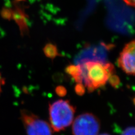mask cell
I'll use <instances>...</instances> for the list:
<instances>
[{"instance_id":"cell-12","label":"cell","mask_w":135,"mask_h":135,"mask_svg":"<svg viewBox=\"0 0 135 135\" xmlns=\"http://www.w3.org/2000/svg\"><path fill=\"white\" fill-rule=\"evenodd\" d=\"M12 11L9 9H5L2 12V15L4 18L11 19L12 18Z\"/></svg>"},{"instance_id":"cell-15","label":"cell","mask_w":135,"mask_h":135,"mask_svg":"<svg viewBox=\"0 0 135 135\" xmlns=\"http://www.w3.org/2000/svg\"><path fill=\"white\" fill-rule=\"evenodd\" d=\"M5 84V79L3 78L1 76V73H0V94L2 91V86Z\"/></svg>"},{"instance_id":"cell-7","label":"cell","mask_w":135,"mask_h":135,"mask_svg":"<svg viewBox=\"0 0 135 135\" xmlns=\"http://www.w3.org/2000/svg\"><path fill=\"white\" fill-rule=\"evenodd\" d=\"M65 71L74 79L77 83H82V69L80 64L68 66L65 69Z\"/></svg>"},{"instance_id":"cell-16","label":"cell","mask_w":135,"mask_h":135,"mask_svg":"<svg viewBox=\"0 0 135 135\" xmlns=\"http://www.w3.org/2000/svg\"><path fill=\"white\" fill-rule=\"evenodd\" d=\"M100 135H110V134H107V133H104V134H100Z\"/></svg>"},{"instance_id":"cell-13","label":"cell","mask_w":135,"mask_h":135,"mask_svg":"<svg viewBox=\"0 0 135 135\" xmlns=\"http://www.w3.org/2000/svg\"><path fill=\"white\" fill-rule=\"evenodd\" d=\"M135 129L134 127H129L127 128L124 131L122 132L121 135H134Z\"/></svg>"},{"instance_id":"cell-5","label":"cell","mask_w":135,"mask_h":135,"mask_svg":"<svg viewBox=\"0 0 135 135\" xmlns=\"http://www.w3.org/2000/svg\"><path fill=\"white\" fill-rule=\"evenodd\" d=\"M135 42L127 44L122 50L118 59V64L124 72L134 75L135 72Z\"/></svg>"},{"instance_id":"cell-17","label":"cell","mask_w":135,"mask_h":135,"mask_svg":"<svg viewBox=\"0 0 135 135\" xmlns=\"http://www.w3.org/2000/svg\"><path fill=\"white\" fill-rule=\"evenodd\" d=\"M16 1H24V0H16Z\"/></svg>"},{"instance_id":"cell-6","label":"cell","mask_w":135,"mask_h":135,"mask_svg":"<svg viewBox=\"0 0 135 135\" xmlns=\"http://www.w3.org/2000/svg\"><path fill=\"white\" fill-rule=\"evenodd\" d=\"M12 18L18 24L22 36L27 35L29 33L27 25V15L25 14L22 10L17 8L15 12H12Z\"/></svg>"},{"instance_id":"cell-3","label":"cell","mask_w":135,"mask_h":135,"mask_svg":"<svg viewBox=\"0 0 135 135\" xmlns=\"http://www.w3.org/2000/svg\"><path fill=\"white\" fill-rule=\"evenodd\" d=\"M21 118L27 135H52L50 124L26 110L21 111Z\"/></svg>"},{"instance_id":"cell-2","label":"cell","mask_w":135,"mask_h":135,"mask_svg":"<svg viewBox=\"0 0 135 135\" xmlns=\"http://www.w3.org/2000/svg\"><path fill=\"white\" fill-rule=\"evenodd\" d=\"M75 108L68 100H59L49 105L50 126L55 132L65 129L73 123Z\"/></svg>"},{"instance_id":"cell-10","label":"cell","mask_w":135,"mask_h":135,"mask_svg":"<svg viewBox=\"0 0 135 135\" xmlns=\"http://www.w3.org/2000/svg\"><path fill=\"white\" fill-rule=\"evenodd\" d=\"M74 90L77 95L79 96H82L86 92V87H84L83 83H77Z\"/></svg>"},{"instance_id":"cell-8","label":"cell","mask_w":135,"mask_h":135,"mask_svg":"<svg viewBox=\"0 0 135 135\" xmlns=\"http://www.w3.org/2000/svg\"><path fill=\"white\" fill-rule=\"evenodd\" d=\"M45 56L51 59H54L60 55L57 46L52 43L46 44L43 49Z\"/></svg>"},{"instance_id":"cell-9","label":"cell","mask_w":135,"mask_h":135,"mask_svg":"<svg viewBox=\"0 0 135 135\" xmlns=\"http://www.w3.org/2000/svg\"><path fill=\"white\" fill-rule=\"evenodd\" d=\"M109 83L114 88H117L120 83V80L118 75L115 74H112L108 79Z\"/></svg>"},{"instance_id":"cell-14","label":"cell","mask_w":135,"mask_h":135,"mask_svg":"<svg viewBox=\"0 0 135 135\" xmlns=\"http://www.w3.org/2000/svg\"><path fill=\"white\" fill-rule=\"evenodd\" d=\"M123 1L126 2L127 5L132 7L134 6V0H123Z\"/></svg>"},{"instance_id":"cell-1","label":"cell","mask_w":135,"mask_h":135,"mask_svg":"<svg viewBox=\"0 0 135 135\" xmlns=\"http://www.w3.org/2000/svg\"><path fill=\"white\" fill-rule=\"evenodd\" d=\"M79 64L82 83L89 92L105 86L109 77L115 73L114 66L110 62L84 60Z\"/></svg>"},{"instance_id":"cell-4","label":"cell","mask_w":135,"mask_h":135,"mask_svg":"<svg viewBox=\"0 0 135 135\" xmlns=\"http://www.w3.org/2000/svg\"><path fill=\"white\" fill-rule=\"evenodd\" d=\"M100 129V121L92 113L82 114L73 122V135H98Z\"/></svg>"},{"instance_id":"cell-11","label":"cell","mask_w":135,"mask_h":135,"mask_svg":"<svg viewBox=\"0 0 135 135\" xmlns=\"http://www.w3.org/2000/svg\"><path fill=\"white\" fill-rule=\"evenodd\" d=\"M55 92L56 93V94L60 97H64L66 95L67 91L66 88L62 86H57L56 89H55Z\"/></svg>"}]
</instances>
